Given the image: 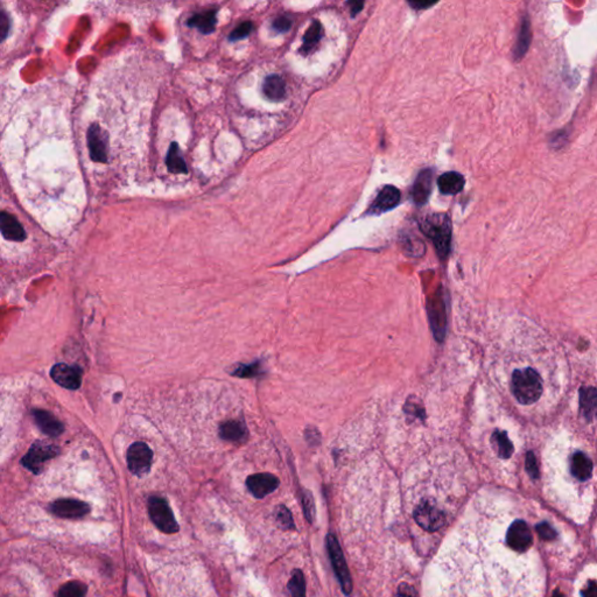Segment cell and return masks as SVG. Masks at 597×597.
Instances as JSON below:
<instances>
[{"mask_svg": "<svg viewBox=\"0 0 597 597\" xmlns=\"http://www.w3.org/2000/svg\"><path fill=\"white\" fill-rule=\"evenodd\" d=\"M217 25V10L202 11L196 13L188 20V26L191 29H196L202 34H211Z\"/></svg>", "mask_w": 597, "mask_h": 597, "instance_id": "cell-18", "label": "cell"}, {"mask_svg": "<svg viewBox=\"0 0 597 597\" xmlns=\"http://www.w3.org/2000/svg\"><path fill=\"white\" fill-rule=\"evenodd\" d=\"M364 4H366V0H348L346 1V5L350 7V14L353 18H355L358 13L362 12Z\"/></svg>", "mask_w": 597, "mask_h": 597, "instance_id": "cell-39", "label": "cell"}, {"mask_svg": "<svg viewBox=\"0 0 597 597\" xmlns=\"http://www.w3.org/2000/svg\"><path fill=\"white\" fill-rule=\"evenodd\" d=\"M536 528H537L539 537L543 540H548V541H551V540L556 537V531L553 530L551 528V525L547 524V523H540V524L536 526Z\"/></svg>", "mask_w": 597, "mask_h": 597, "instance_id": "cell-35", "label": "cell"}, {"mask_svg": "<svg viewBox=\"0 0 597 597\" xmlns=\"http://www.w3.org/2000/svg\"><path fill=\"white\" fill-rule=\"evenodd\" d=\"M433 188V173L431 169H423L416 176L412 188V199L416 206H423L431 196Z\"/></svg>", "mask_w": 597, "mask_h": 597, "instance_id": "cell-15", "label": "cell"}, {"mask_svg": "<svg viewBox=\"0 0 597 597\" xmlns=\"http://www.w3.org/2000/svg\"><path fill=\"white\" fill-rule=\"evenodd\" d=\"M512 393L523 405H531L539 401L543 394V379L533 368H518L512 373Z\"/></svg>", "mask_w": 597, "mask_h": 597, "instance_id": "cell-2", "label": "cell"}, {"mask_svg": "<svg viewBox=\"0 0 597 597\" xmlns=\"http://www.w3.org/2000/svg\"><path fill=\"white\" fill-rule=\"evenodd\" d=\"M53 515L56 517L64 518V519H76V518L84 517L90 512L89 504L77 501V499H58L51 503L49 506Z\"/></svg>", "mask_w": 597, "mask_h": 597, "instance_id": "cell-11", "label": "cell"}, {"mask_svg": "<svg viewBox=\"0 0 597 597\" xmlns=\"http://www.w3.org/2000/svg\"><path fill=\"white\" fill-rule=\"evenodd\" d=\"M252 31H254V24L251 21H245L232 31L231 34L229 35V40L230 41H239V40L245 39L251 34Z\"/></svg>", "mask_w": 597, "mask_h": 597, "instance_id": "cell-31", "label": "cell"}, {"mask_svg": "<svg viewBox=\"0 0 597 597\" xmlns=\"http://www.w3.org/2000/svg\"><path fill=\"white\" fill-rule=\"evenodd\" d=\"M259 364L254 363L250 366H241L236 368L235 371L232 372L231 375L239 376V377H252V376L259 375Z\"/></svg>", "mask_w": 597, "mask_h": 597, "instance_id": "cell-34", "label": "cell"}, {"mask_svg": "<svg viewBox=\"0 0 597 597\" xmlns=\"http://www.w3.org/2000/svg\"><path fill=\"white\" fill-rule=\"evenodd\" d=\"M420 229L432 241L436 254L441 259L451 254V223L446 214H433L421 219Z\"/></svg>", "mask_w": 597, "mask_h": 597, "instance_id": "cell-1", "label": "cell"}, {"mask_svg": "<svg viewBox=\"0 0 597 597\" xmlns=\"http://www.w3.org/2000/svg\"><path fill=\"white\" fill-rule=\"evenodd\" d=\"M0 29H1V38H6L7 33H9V29H10V25H9V20H7L6 14L4 12L3 14H1V20H0Z\"/></svg>", "mask_w": 597, "mask_h": 597, "instance_id": "cell-40", "label": "cell"}, {"mask_svg": "<svg viewBox=\"0 0 597 597\" xmlns=\"http://www.w3.org/2000/svg\"><path fill=\"white\" fill-rule=\"evenodd\" d=\"M279 478L272 473H254L248 477L246 486L256 498H264L279 486Z\"/></svg>", "mask_w": 597, "mask_h": 597, "instance_id": "cell-12", "label": "cell"}, {"mask_svg": "<svg viewBox=\"0 0 597 597\" xmlns=\"http://www.w3.org/2000/svg\"><path fill=\"white\" fill-rule=\"evenodd\" d=\"M414 521L420 528L428 532H436L443 528L446 524L445 512L432 502V501H423L414 508Z\"/></svg>", "mask_w": 597, "mask_h": 597, "instance_id": "cell-6", "label": "cell"}, {"mask_svg": "<svg viewBox=\"0 0 597 597\" xmlns=\"http://www.w3.org/2000/svg\"><path fill=\"white\" fill-rule=\"evenodd\" d=\"M531 41H532V31H531L530 20H528V16H524V19L521 20L517 42H516L515 48H513V59L516 61L524 58L525 54L528 53V48H530Z\"/></svg>", "mask_w": 597, "mask_h": 597, "instance_id": "cell-21", "label": "cell"}, {"mask_svg": "<svg viewBox=\"0 0 597 597\" xmlns=\"http://www.w3.org/2000/svg\"><path fill=\"white\" fill-rule=\"evenodd\" d=\"M493 445H495L497 453L499 456L503 458H511L512 453H513V445L508 438V434L506 432H495L493 436Z\"/></svg>", "mask_w": 597, "mask_h": 597, "instance_id": "cell-27", "label": "cell"}, {"mask_svg": "<svg viewBox=\"0 0 597 597\" xmlns=\"http://www.w3.org/2000/svg\"><path fill=\"white\" fill-rule=\"evenodd\" d=\"M407 3L414 10H427L438 4V0H407Z\"/></svg>", "mask_w": 597, "mask_h": 597, "instance_id": "cell-37", "label": "cell"}, {"mask_svg": "<svg viewBox=\"0 0 597 597\" xmlns=\"http://www.w3.org/2000/svg\"><path fill=\"white\" fill-rule=\"evenodd\" d=\"M88 593V587L80 581H69L59 589L58 596L82 597Z\"/></svg>", "mask_w": 597, "mask_h": 597, "instance_id": "cell-28", "label": "cell"}, {"mask_svg": "<svg viewBox=\"0 0 597 597\" xmlns=\"http://www.w3.org/2000/svg\"><path fill=\"white\" fill-rule=\"evenodd\" d=\"M580 410L588 420L595 419L597 416V391L596 388H582L580 391Z\"/></svg>", "mask_w": 597, "mask_h": 597, "instance_id": "cell-23", "label": "cell"}, {"mask_svg": "<svg viewBox=\"0 0 597 597\" xmlns=\"http://www.w3.org/2000/svg\"><path fill=\"white\" fill-rule=\"evenodd\" d=\"M292 20L289 19L287 16H278L272 24V27L278 33H285L289 32L292 27Z\"/></svg>", "mask_w": 597, "mask_h": 597, "instance_id": "cell-36", "label": "cell"}, {"mask_svg": "<svg viewBox=\"0 0 597 597\" xmlns=\"http://www.w3.org/2000/svg\"><path fill=\"white\" fill-rule=\"evenodd\" d=\"M276 517L280 528H285V530H293L296 528L292 515H291V512L286 506H280L279 508H276Z\"/></svg>", "mask_w": 597, "mask_h": 597, "instance_id": "cell-30", "label": "cell"}, {"mask_svg": "<svg viewBox=\"0 0 597 597\" xmlns=\"http://www.w3.org/2000/svg\"><path fill=\"white\" fill-rule=\"evenodd\" d=\"M403 248L406 249V252L412 256H421L425 251V246H423V241L419 239H405V244Z\"/></svg>", "mask_w": 597, "mask_h": 597, "instance_id": "cell-32", "label": "cell"}, {"mask_svg": "<svg viewBox=\"0 0 597 597\" xmlns=\"http://www.w3.org/2000/svg\"><path fill=\"white\" fill-rule=\"evenodd\" d=\"M401 194L398 188L394 186H386L379 191L375 201L368 208V215H381L388 210L397 207L401 202Z\"/></svg>", "mask_w": 597, "mask_h": 597, "instance_id": "cell-13", "label": "cell"}, {"mask_svg": "<svg viewBox=\"0 0 597 597\" xmlns=\"http://www.w3.org/2000/svg\"><path fill=\"white\" fill-rule=\"evenodd\" d=\"M571 473L580 482L589 480L593 473V462L583 451H578L571 458Z\"/></svg>", "mask_w": 597, "mask_h": 597, "instance_id": "cell-19", "label": "cell"}, {"mask_svg": "<svg viewBox=\"0 0 597 597\" xmlns=\"http://www.w3.org/2000/svg\"><path fill=\"white\" fill-rule=\"evenodd\" d=\"M526 471H528V473H530V476L533 477V478H538V476H539V469H538L537 460L534 458V455L532 451L528 453V458H526Z\"/></svg>", "mask_w": 597, "mask_h": 597, "instance_id": "cell-38", "label": "cell"}, {"mask_svg": "<svg viewBox=\"0 0 597 597\" xmlns=\"http://www.w3.org/2000/svg\"><path fill=\"white\" fill-rule=\"evenodd\" d=\"M88 147L90 156L95 162H106V137L97 125H92L88 131Z\"/></svg>", "mask_w": 597, "mask_h": 597, "instance_id": "cell-14", "label": "cell"}, {"mask_svg": "<svg viewBox=\"0 0 597 597\" xmlns=\"http://www.w3.org/2000/svg\"><path fill=\"white\" fill-rule=\"evenodd\" d=\"M166 164H167L169 172L181 173V174H187L188 173L186 162H184V159L182 158L178 145L175 143H173L171 147H169V154H167V158H166Z\"/></svg>", "mask_w": 597, "mask_h": 597, "instance_id": "cell-26", "label": "cell"}, {"mask_svg": "<svg viewBox=\"0 0 597 597\" xmlns=\"http://www.w3.org/2000/svg\"><path fill=\"white\" fill-rule=\"evenodd\" d=\"M427 314H428L429 324L432 328L433 335L438 342L445 340L447 331V311H446L445 298L442 289L433 293L432 296L427 301Z\"/></svg>", "mask_w": 597, "mask_h": 597, "instance_id": "cell-4", "label": "cell"}, {"mask_svg": "<svg viewBox=\"0 0 597 597\" xmlns=\"http://www.w3.org/2000/svg\"><path fill=\"white\" fill-rule=\"evenodd\" d=\"M35 423L40 427L42 432L51 438H56L64 432V423L51 414V412L45 410H33Z\"/></svg>", "mask_w": 597, "mask_h": 597, "instance_id": "cell-16", "label": "cell"}, {"mask_svg": "<svg viewBox=\"0 0 597 597\" xmlns=\"http://www.w3.org/2000/svg\"><path fill=\"white\" fill-rule=\"evenodd\" d=\"M322 34H323V27L318 20H314L309 26V29L306 31L303 35V44H302L301 53L303 54H308L309 51L313 49V47L318 45L320 40H321Z\"/></svg>", "mask_w": 597, "mask_h": 597, "instance_id": "cell-25", "label": "cell"}, {"mask_svg": "<svg viewBox=\"0 0 597 597\" xmlns=\"http://www.w3.org/2000/svg\"><path fill=\"white\" fill-rule=\"evenodd\" d=\"M0 226H1V235L4 239H9V241H23L27 237L23 226L18 222V219L6 211L1 213Z\"/></svg>", "mask_w": 597, "mask_h": 597, "instance_id": "cell-17", "label": "cell"}, {"mask_svg": "<svg viewBox=\"0 0 597 597\" xmlns=\"http://www.w3.org/2000/svg\"><path fill=\"white\" fill-rule=\"evenodd\" d=\"M506 543L513 552L526 553L533 543V536L528 523L515 521L510 525L506 533Z\"/></svg>", "mask_w": 597, "mask_h": 597, "instance_id": "cell-9", "label": "cell"}, {"mask_svg": "<svg viewBox=\"0 0 597 597\" xmlns=\"http://www.w3.org/2000/svg\"><path fill=\"white\" fill-rule=\"evenodd\" d=\"M82 368L77 366H68L60 363L53 366L51 377L56 384L68 390H77L82 384Z\"/></svg>", "mask_w": 597, "mask_h": 597, "instance_id": "cell-10", "label": "cell"}, {"mask_svg": "<svg viewBox=\"0 0 597 597\" xmlns=\"http://www.w3.org/2000/svg\"><path fill=\"white\" fill-rule=\"evenodd\" d=\"M59 454H60V449L56 446L51 445L47 442L35 441L21 460V464L26 469L38 475L44 471L46 462L56 458Z\"/></svg>", "mask_w": 597, "mask_h": 597, "instance_id": "cell-5", "label": "cell"}, {"mask_svg": "<svg viewBox=\"0 0 597 597\" xmlns=\"http://www.w3.org/2000/svg\"><path fill=\"white\" fill-rule=\"evenodd\" d=\"M219 436L228 441H239L246 436V427L241 421L230 420L219 427Z\"/></svg>", "mask_w": 597, "mask_h": 597, "instance_id": "cell-24", "label": "cell"}, {"mask_svg": "<svg viewBox=\"0 0 597 597\" xmlns=\"http://www.w3.org/2000/svg\"><path fill=\"white\" fill-rule=\"evenodd\" d=\"M438 187L443 195H456L464 187V178L460 173L448 172L438 180Z\"/></svg>", "mask_w": 597, "mask_h": 597, "instance_id": "cell-22", "label": "cell"}, {"mask_svg": "<svg viewBox=\"0 0 597 597\" xmlns=\"http://www.w3.org/2000/svg\"><path fill=\"white\" fill-rule=\"evenodd\" d=\"M153 451L145 442H134L127 451V466L131 473L144 476L152 466Z\"/></svg>", "mask_w": 597, "mask_h": 597, "instance_id": "cell-8", "label": "cell"}, {"mask_svg": "<svg viewBox=\"0 0 597 597\" xmlns=\"http://www.w3.org/2000/svg\"><path fill=\"white\" fill-rule=\"evenodd\" d=\"M149 513L151 521L164 533L173 534L179 532V524L175 519L172 508L165 498L152 496L149 499Z\"/></svg>", "mask_w": 597, "mask_h": 597, "instance_id": "cell-3", "label": "cell"}, {"mask_svg": "<svg viewBox=\"0 0 597 597\" xmlns=\"http://www.w3.org/2000/svg\"><path fill=\"white\" fill-rule=\"evenodd\" d=\"M416 594V593L413 587H411L408 585H401L399 587V591H398V595H410V596H414Z\"/></svg>", "mask_w": 597, "mask_h": 597, "instance_id": "cell-41", "label": "cell"}, {"mask_svg": "<svg viewBox=\"0 0 597 597\" xmlns=\"http://www.w3.org/2000/svg\"><path fill=\"white\" fill-rule=\"evenodd\" d=\"M263 92L272 102H281L286 99V83L283 77L276 74L267 76L263 83Z\"/></svg>", "mask_w": 597, "mask_h": 597, "instance_id": "cell-20", "label": "cell"}, {"mask_svg": "<svg viewBox=\"0 0 597 597\" xmlns=\"http://www.w3.org/2000/svg\"><path fill=\"white\" fill-rule=\"evenodd\" d=\"M289 591L293 596H305L306 585L301 571L296 569L293 572L292 578L289 582Z\"/></svg>", "mask_w": 597, "mask_h": 597, "instance_id": "cell-29", "label": "cell"}, {"mask_svg": "<svg viewBox=\"0 0 597 597\" xmlns=\"http://www.w3.org/2000/svg\"><path fill=\"white\" fill-rule=\"evenodd\" d=\"M305 495H303V498H302V502H303V511H305L306 517L308 519L311 523H313V519H314V513H315V506H314V499H313V496L309 491L306 490Z\"/></svg>", "mask_w": 597, "mask_h": 597, "instance_id": "cell-33", "label": "cell"}, {"mask_svg": "<svg viewBox=\"0 0 597 597\" xmlns=\"http://www.w3.org/2000/svg\"><path fill=\"white\" fill-rule=\"evenodd\" d=\"M327 547L328 553L331 556V565H333L335 574H336L337 578L340 581L342 591L346 595L350 594L353 591V581H351L349 569H348V565H346L338 541L331 534H329L327 537Z\"/></svg>", "mask_w": 597, "mask_h": 597, "instance_id": "cell-7", "label": "cell"}]
</instances>
